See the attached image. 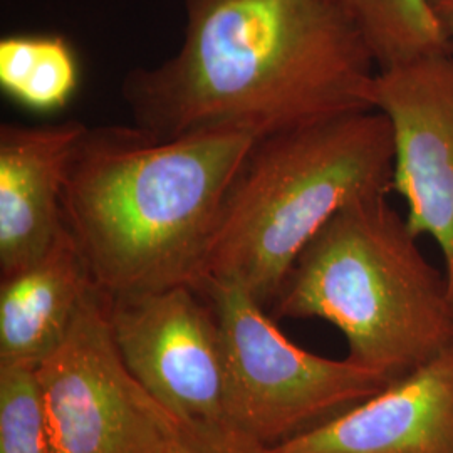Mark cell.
<instances>
[{"instance_id": "cell-10", "label": "cell", "mask_w": 453, "mask_h": 453, "mask_svg": "<svg viewBox=\"0 0 453 453\" xmlns=\"http://www.w3.org/2000/svg\"><path fill=\"white\" fill-rule=\"evenodd\" d=\"M86 125L0 127V277L42 257L65 228L63 190Z\"/></svg>"}, {"instance_id": "cell-7", "label": "cell", "mask_w": 453, "mask_h": 453, "mask_svg": "<svg viewBox=\"0 0 453 453\" xmlns=\"http://www.w3.org/2000/svg\"><path fill=\"white\" fill-rule=\"evenodd\" d=\"M110 321L128 372L177 423L256 449L230 421L226 342L202 292L179 286L110 297Z\"/></svg>"}, {"instance_id": "cell-8", "label": "cell", "mask_w": 453, "mask_h": 453, "mask_svg": "<svg viewBox=\"0 0 453 453\" xmlns=\"http://www.w3.org/2000/svg\"><path fill=\"white\" fill-rule=\"evenodd\" d=\"M370 103L393 131L391 190L405 200L410 230L440 247L452 289L453 50L378 69Z\"/></svg>"}, {"instance_id": "cell-3", "label": "cell", "mask_w": 453, "mask_h": 453, "mask_svg": "<svg viewBox=\"0 0 453 453\" xmlns=\"http://www.w3.org/2000/svg\"><path fill=\"white\" fill-rule=\"evenodd\" d=\"M393 165L391 125L376 110L259 138L226 192L200 282H228L273 306L338 211L388 195Z\"/></svg>"}, {"instance_id": "cell-12", "label": "cell", "mask_w": 453, "mask_h": 453, "mask_svg": "<svg viewBox=\"0 0 453 453\" xmlns=\"http://www.w3.org/2000/svg\"><path fill=\"white\" fill-rule=\"evenodd\" d=\"M78 59L59 34H16L0 41V86L19 104L58 111L76 93Z\"/></svg>"}, {"instance_id": "cell-16", "label": "cell", "mask_w": 453, "mask_h": 453, "mask_svg": "<svg viewBox=\"0 0 453 453\" xmlns=\"http://www.w3.org/2000/svg\"><path fill=\"white\" fill-rule=\"evenodd\" d=\"M430 9L437 20L450 50H453V0H428Z\"/></svg>"}, {"instance_id": "cell-4", "label": "cell", "mask_w": 453, "mask_h": 453, "mask_svg": "<svg viewBox=\"0 0 453 453\" xmlns=\"http://www.w3.org/2000/svg\"><path fill=\"white\" fill-rule=\"evenodd\" d=\"M385 196L338 211L296 260L271 316L340 329L349 359L396 380L453 344L447 274Z\"/></svg>"}, {"instance_id": "cell-1", "label": "cell", "mask_w": 453, "mask_h": 453, "mask_svg": "<svg viewBox=\"0 0 453 453\" xmlns=\"http://www.w3.org/2000/svg\"><path fill=\"white\" fill-rule=\"evenodd\" d=\"M177 54L125 74L133 125L160 138L257 140L372 110L378 65L334 0H183Z\"/></svg>"}, {"instance_id": "cell-17", "label": "cell", "mask_w": 453, "mask_h": 453, "mask_svg": "<svg viewBox=\"0 0 453 453\" xmlns=\"http://www.w3.org/2000/svg\"><path fill=\"white\" fill-rule=\"evenodd\" d=\"M452 292H453V286H452Z\"/></svg>"}, {"instance_id": "cell-6", "label": "cell", "mask_w": 453, "mask_h": 453, "mask_svg": "<svg viewBox=\"0 0 453 453\" xmlns=\"http://www.w3.org/2000/svg\"><path fill=\"white\" fill-rule=\"evenodd\" d=\"M54 453H165L177 420L128 372L110 296L88 294L61 346L35 366Z\"/></svg>"}, {"instance_id": "cell-14", "label": "cell", "mask_w": 453, "mask_h": 453, "mask_svg": "<svg viewBox=\"0 0 453 453\" xmlns=\"http://www.w3.org/2000/svg\"><path fill=\"white\" fill-rule=\"evenodd\" d=\"M0 453H54L35 366L0 363Z\"/></svg>"}, {"instance_id": "cell-13", "label": "cell", "mask_w": 453, "mask_h": 453, "mask_svg": "<svg viewBox=\"0 0 453 453\" xmlns=\"http://www.w3.org/2000/svg\"><path fill=\"white\" fill-rule=\"evenodd\" d=\"M353 20L378 69L449 50L428 0H334Z\"/></svg>"}, {"instance_id": "cell-9", "label": "cell", "mask_w": 453, "mask_h": 453, "mask_svg": "<svg viewBox=\"0 0 453 453\" xmlns=\"http://www.w3.org/2000/svg\"><path fill=\"white\" fill-rule=\"evenodd\" d=\"M262 453H453V344L368 400Z\"/></svg>"}, {"instance_id": "cell-11", "label": "cell", "mask_w": 453, "mask_h": 453, "mask_svg": "<svg viewBox=\"0 0 453 453\" xmlns=\"http://www.w3.org/2000/svg\"><path fill=\"white\" fill-rule=\"evenodd\" d=\"M95 286L65 226L42 257L0 277V363L41 365L61 346Z\"/></svg>"}, {"instance_id": "cell-5", "label": "cell", "mask_w": 453, "mask_h": 453, "mask_svg": "<svg viewBox=\"0 0 453 453\" xmlns=\"http://www.w3.org/2000/svg\"><path fill=\"white\" fill-rule=\"evenodd\" d=\"M196 289L211 303L224 334L230 421L259 450L306 434L391 381L349 357L303 349L234 284L207 279Z\"/></svg>"}, {"instance_id": "cell-15", "label": "cell", "mask_w": 453, "mask_h": 453, "mask_svg": "<svg viewBox=\"0 0 453 453\" xmlns=\"http://www.w3.org/2000/svg\"><path fill=\"white\" fill-rule=\"evenodd\" d=\"M245 445L224 441L219 438L207 437L194 432L183 425H177V430L170 440L165 453H262Z\"/></svg>"}, {"instance_id": "cell-2", "label": "cell", "mask_w": 453, "mask_h": 453, "mask_svg": "<svg viewBox=\"0 0 453 453\" xmlns=\"http://www.w3.org/2000/svg\"><path fill=\"white\" fill-rule=\"evenodd\" d=\"M256 142L243 131L160 138L136 125L88 127L67 168L63 219L97 288L111 299L196 288Z\"/></svg>"}]
</instances>
